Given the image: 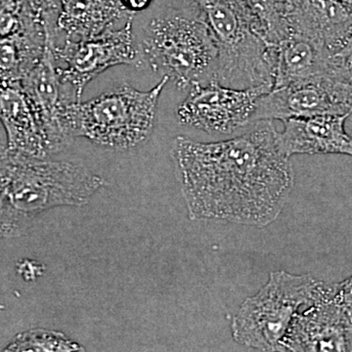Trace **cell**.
I'll return each mask as SVG.
<instances>
[{"mask_svg":"<svg viewBox=\"0 0 352 352\" xmlns=\"http://www.w3.org/2000/svg\"><path fill=\"white\" fill-rule=\"evenodd\" d=\"M338 56L342 58L344 64L349 63V62H352V34L346 47L342 50V52L338 54Z\"/></svg>","mask_w":352,"mask_h":352,"instance_id":"obj_22","label":"cell"},{"mask_svg":"<svg viewBox=\"0 0 352 352\" xmlns=\"http://www.w3.org/2000/svg\"><path fill=\"white\" fill-rule=\"evenodd\" d=\"M141 65L179 89L217 80L219 47L201 7L171 8L151 21L138 45Z\"/></svg>","mask_w":352,"mask_h":352,"instance_id":"obj_3","label":"cell"},{"mask_svg":"<svg viewBox=\"0 0 352 352\" xmlns=\"http://www.w3.org/2000/svg\"><path fill=\"white\" fill-rule=\"evenodd\" d=\"M133 17L120 0H60L57 31L66 38H91Z\"/></svg>","mask_w":352,"mask_h":352,"instance_id":"obj_16","label":"cell"},{"mask_svg":"<svg viewBox=\"0 0 352 352\" xmlns=\"http://www.w3.org/2000/svg\"><path fill=\"white\" fill-rule=\"evenodd\" d=\"M105 185L104 178L78 164L0 146V235L21 236L39 214L85 205Z\"/></svg>","mask_w":352,"mask_h":352,"instance_id":"obj_2","label":"cell"},{"mask_svg":"<svg viewBox=\"0 0 352 352\" xmlns=\"http://www.w3.org/2000/svg\"><path fill=\"white\" fill-rule=\"evenodd\" d=\"M352 113V87L346 69L339 75L271 88L258 101L254 122Z\"/></svg>","mask_w":352,"mask_h":352,"instance_id":"obj_9","label":"cell"},{"mask_svg":"<svg viewBox=\"0 0 352 352\" xmlns=\"http://www.w3.org/2000/svg\"><path fill=\"white\" fill-rule=\"evenodd\" d=\"M344 69L342 58L325 46L300 34H291L277 46L273 87L320 80L339 75Z\"/></svg>","mask_w":352,"mask_h":352,"instance_id":"obj_15","label":"cell"},{"mask_svg":"<svg viewBox=\"0 0 352 352\" xmlns=\"http://www.w3.org/2000/svg\"><path fill=\"white\" fill-rule=\"evenodd\" d=\"M201 7L219 47L217 82L250 88L274 85L277 47L252 30L236 0H194Z\"/></svg>","mask_w":352,"mask_h":352,"instance_id":"obj_6","label":"cell"},{"mask_svg":"<svg viewBox=\"0 0 352 352\" xmlns=\"http://www.w3.org/2000/svg\"><path fill=\"white\" fill-rule=\"evenodd\" d=\"M291 34H300L338 55L352 34V11L339 0H288Z\"/></svg>","mask_w":352,"mask_h":352,"instance_id":"obj_13","label":"cell"},{"mask_svg":"<svg viewBox=\"0 0 352 352\" xmlns=\"http://www.w3.org/2000/svg\"><path fill=\"white\" fill-rule=\"evenodd\" d=\"M168 82L163 76L148 91L122 83L91 100L73 102L69 118L74 135L120 150L144 142L154 129L157 103Z\"/></svg>","mask_w":352,"mask_h":352,"instance_id":"obj_5","label":"cell"},{"mask_svg":"<svg viewBox=\"0 0 352 352\" xmlns=\"http://www.w3.org/2000/svg\"><path fill=\"white\" fill-rule=\"evenodd\" d=\"M344 67H346L347 76H349V82L352 87V62L344 64Z\"/></svg>","mask_w":352,"mask_h":352,"instance_id":"obj_23","label":"cell"},{"mask_svg":"<svg viewBox=\"0 0 352 352\" xmlns=\"http://www.w3.org/2000/svg\"><path fill=\"white\" fill-rule=\"evenodd\" d=\"M335 300L340 302L352 318V276L344 282L336 284Z\"/></svg>","mask_w":352,"mask_h":352,"instance_id":"obj_20","label":"cell"},{"mask_svg":"<svg viewBox=\"0 0 352 352\" xmlns=\"http://www.w3.org/2000/svg\"><path fill=\"white\" fill-rule=\"evenodd\" d=\"M1 83H2L1 80H0V85H1Z\"/></svg>","mask_w":352,"mask_h":352,"instance_id":"obj_25","label":"cell"},{"mask_svg":"<svg viewBox=\"0 0 352 352\" xmlns=\"http://www.w3.org/2000/svg\"><path fill=\"white\" fill-rule=\"evenodd\" d=\"M45 45L43 25L25 27L12 36L0 38V80L21 82L38 63Z\"/></svg>","mask_w":352,"mask_h":352,"instance_id":"obj_17","label":"cell"},{"mask_svg":"<svg viewBox=\"0 0 352 352\" xmlns=\"http://www.w3.org/2000/svg\"><path fill=\"white\" fill-rule=\"evenodd\" d=\"M85 347L69 340L63 333L32 329L20 333L4 351H85Z\"/></svg>","mask_w":352,"mask_h":352,"instance_id":"obj_19","label":"cell"},{"mask_svg":"<svg viewBox=\"0 0 352 352\" xmlns=\"http://www.w3.org/2000/svg\"><path fill=\"white\" fill-rule=\"evenodd\" d=\"M340 3L344 4L346 8H349V10L352 11V0H339Z\"/></svg>","mask_w":352,"mask_h":352,"instance_id":"obj_24","label":"cell"},{"mask_svg":"<svg viewBox=\"0 0 352 352\" xmlns=\"http://www.w3.org/2000/svg\"><path fill=\"white\" fill-rule=\"evenodd\" d=\"M336 284L309 274L271 272L267 283L242 303L231 332L241 346L261 351H282V344L296 314L335 296Z\"/></svg>","mask_w":352,"mask_h":352,"instance_id":"obj_4","label":"cell"},{"mask_svg":"<svg viewBox=\"0 0 352 352\" xmlns=\"http://www.w3.org/2000/svg\"><path fill=\"white\" fill-rule=\"evenodd\" d=\"M268 85L250 88L224 87L217 80L194 85L177 108L179 122L207 132L230 134L254 124L258 99Z\"/></svg>","mask_w":352,"mask_h":352,"instance_id":"obj_8","label":"cell"},{"mask_svg":"<svg viewBox=\"0 0 352 352\" xmlns=\"http://www.w3.org/2000/svg\"><path fill=\"white\" fill-rule=\"evenodd\" d=\"M254 32L272 47L291 34L288 0H236Z\"/></svg>","mask_w":352,"mask_h":352,"instance_id":"obj_18","label":"cell"},{"mask_svg":"<svg viewBox=\"0 0 352 352\" xmlns=\"http://www.w3.org/2000/svg\"><path fill=\"white\" fill-rule=\"evenodd\" d=\"M152 1L153 0H120L122 7L126 9L127 12L133 14V15L147 9Z\"/></svg>","mask_w":352,"mask_h":352,"instance_id":"obj_21","label":"cell"},{"mask_svg":"<svg viewBox=\"0 0 352 352\" xmlns=\"http://www.w3.org/2000/svg\"><path fill=\"white\" fill-rule=\"evenodd\" d=\"M0 122L9 149L36 157L52 155L41 120L21 82L0 85Z\"/></svg>","mask_w":352,"mask_h":352,"instance_id":"obj_14","label":"cell"},{"mask_svg":"<svg viewBox=\"0 0 352 352\" xmlns=\"http://www.w3.org/2000/svg\"><path fill=\"white\" fill-rule=\"evenodd\" d=\"M351 115L326 113L285 120L283 131H278L280 149L289 157L298 154H340L352 157V138L344 127Z\"/></svg>","mask_w":352,"mask_h":352,"instance_id":"obj_12","label":"cell"},{"mask_svg":"<svg viewBox=\"0 0 352 352\" xmlns=\"http://www.w3.org/2000/svg\"><path fill=\"white\" fill-rule=\"evenodd\" d=\"M171 156L192 220L263 228L282 214L295 185L293 166L271 120L219 142L178 136Z\"/></svg>","mask_w":352,"mask_h":352,"instance_id":"obj_1","label":"cell"},{"mask_svg":"<svg viewBox=\"0 0 352 352\" xmlns=\"http://www.w3.org/2000/svg\"><path fill=\"white\" fill-rule=\"evenodd\" d=\"M56 44L55 38L45 32L43 56L21 80L41 120L52 154L61 151L75 138L69 122V106L78 101L73 90L62 82L54 53Z\"/></svg>","mask_w":352,"mask_h":352,"instance_id":"obj_10","label":"cell"},{"mask_svg":"<svg viewBox=\"0 0 352 352\" xmlns=\"http://www.w3.org/2000/svg\"><path fill=\"white\" fill-rule=\"evenodd\" d=\"M132 22L133 18L119 29L91 38H66L62 45L54 46L62 82L73 90L78 101L88 83L106 69L118 65L140 66Z\"/></svg>","mask_w":352,"mask_h":352,"instance_id":"obj_7","label":"cell"},{"mask_svg":"<svg viewBox=\"0 0 352 352\" xmlns=\"http://www.w3.org/2000/svg\"><path fill=\"white\" fill-rule=\"evenodd\" d=\"M333 296L296 314L282 351H352V318Z\"/></svg>","mask_w":352,"mask_h":352,"instance_id":"obj_11","label":"cell"}]
</instances>
